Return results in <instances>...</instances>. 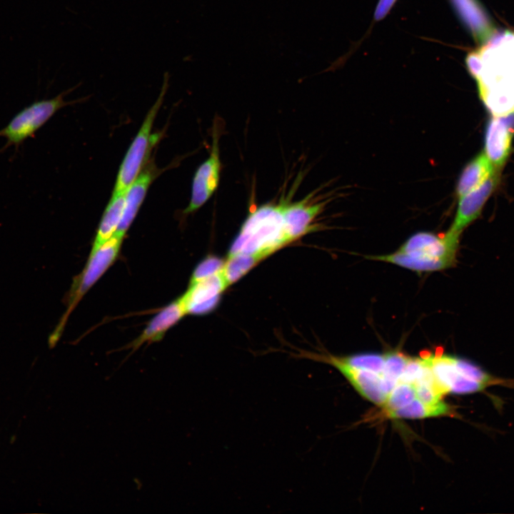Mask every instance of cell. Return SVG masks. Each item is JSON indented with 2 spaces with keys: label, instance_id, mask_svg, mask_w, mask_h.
I'll list each match as a JSON object with an SVG mask.
<instances>
[{
  "label": "cell",
  "instance_id": "cell-7",
  "mask_svg": "<svg viewBox=\"0 0 514 514\" xmlns=\"http://www.w3.org/2000/svg\"><path fill=\"white\" fill-rule=\"evenodd\" d=\"M458 243L459 237L448 232L440 236L422 231L412 235L398 251L421 258L456 261Z\"/></svg>",
  "mask_w": 514,
  "mask_h": 514
},
{
  "label": "cell",
  "instance_id": "cell-9",
  "mask_svg": "<svg viewBox=\"0 0 514 514\" xmlns=\"http://www.w3.org/2000/svg\"><path fill=\"white\" fill-rule=\"evenodd\" d=\"M514 134V114L495 116L488 124L485 138V155L493 166H500L505 161Z\"/></svg>",
  "mask_w": 514,
  "mask_h": 514
},
{
  "label": "cell",
  "instance_id": "cell-3",
  "mask_svg": "<svg viewBox=\"0 0 514 514\" xmlns=\"http://www.w3.org/2000/svg\"><path fill=\"white\" fill-rule=\"evenodd\" d=\"M168 74L165 73L159 96L148 111L120 166L113 193L126 191L141 172L151 148L159 138V136L152 133L151 131L168 87Z\"/></svg>",
  "mask_w": 514,
  "mask_h": 514
},
{
  "label": "cell",
  "instance_id": "cell-13",
  "mask_svg": "<svg viewBox=\"0 0 514 514\" xmlns=\"http://www.w3.org/2000/svg\"><path fill=\"white\" fill-rule=\"evenodd\" d=\"M457 15L478 43H485L495 32L492 20L479 0H450Z\"/></svg>",
  "mask_w": 514,
  "mask_h": 514
},
{
  "label": "cell",
  "instance_id": "cell-8",
  "mask_svg": "<svg viewBox=\"0 0 514 514\" xmlns=\"http://www.w3.org/2000/svg\"><path fill=\"white\" fill-rule=\"evenodd\" d=\"M227 287L221 272L189 285L181 296L187 314L201 316L213 311Z\"/></svg>",
  "mask_w": 514,
  "mask_h": 514
},
{
  "label": "cell",
  "instance_id": "cell-17",
  "mask_svg": "<svg viewBox=\"0 0 514 514\" xmlns=\"http://www.w3.org/2000/svg\"><path fill=\"white\" fill-rule=\"evenodd\" d=\"M493 165L485 153H481L463 168L458 181L456 193L458 198L480 186L493 171Z\"/></svg>",
  "mask_w": 514,
  "mask_h": 514
},
{
  "label": "cell",
  "instance_id": "cell-16",
  "mask_svg": "<svg viewBox=\"0 0 514 514\" xmlns=\"http://www.w3.org/2000/svg\"><path fill=\"white\" fill-rule=\"evenodd\" d=\"M371 260L379 261L393 263L417 272H432L444 270L452 267L455 260L448 258H425L416 256L396 251L394 253L366 256Z\"/></svg>",
  "mask_w": 514,
  "mask_h": 514
},
{
  "label": "cell",
  "instance_id": "cell-6",
  "mask_svg": "<svg viewBox=\"0 0 514 514\" xmlns=\"http://www.w3.org/2000/svg\"><path fill=\"white\" fill-rule=\"evenodd\" d=\"M218 131L213 133L212 146L208 158L196 170L191 188V196L185 213H191L201 208L213 195L218 187L221 161Z\"/></svg>",
  "mask_w": 514,
  "mask_h": 514
},
{
  "label": "cell",
  "instance_id": "cell-24",
  "mask_svg": "<svg viewBox=\"0 0 514 514\" xmlns=\"http://www.w3.org/2000/svg\"><path fill=\"white\" fill-rule=\"evenodd\" d=\"M224 263L225 260L218 256L213 255L206 256L193 270L189 285L221 273Z\"/></svg>",
  "mask_w": 514,
  "mask_h": 514
},
{
  "label": "cell",
  "instance_id": "cell-26",
  "mask_svg": "<svg viewBox=\"0 0 514 514\" xmlns=\"http://www.w3.org/2000/svg\"><path fill=\"white\" fill-rule=\"evenodd\" d=\"M425 366V362L423 357H410L405 368L398 380V382L413 384L420 376Z\"/></svg>",
  "mask_w": 514,
  "mask_h": 514
},
{
  "label": "cell",
  "instance_id": "cell-20",
  "mask_svg": "<svg viewBox=\"0 0 514 514\" xmlns=\"http://www.w3.org/2000/svg\"><path fill=\"white\" fill-rule=\"evenodd\" d=\"M263 258L256 254L236 253L229 255L221 271L228 286L246 274Z\"/></svg>",
  "mask_w": 514,
  "mask_h": 514
},
{
  "label": "cell",
  "instance_id": "cell-15",
  "mask_svg": "<svg viewBox=\"0 0 514 514\" xmlns=\"http://www.w3.org/2000/svg\"><path fill=\"white\" fill-rule=\"evenodd\" d=\"M153 166L141 171L125 194V205L121 221L114 235L124 238L141 207L148 187L156 176Z\"/></svg>",
  "mask_w": 514,
  "mask_h": 514
},
{
  "label": "cell",
  "instance_id": "cell-23",
  "mask_svg": "<svg viewBox=\"0 0 514 514\" xmlns=\"http://www.w3.org/2000/svg\"><path fill=\"white\" fill-rule=\"evenodd\" d=\"M345 363L359 369L381 374L385 365L384 355L365 353L339 357Z\"/></svg>",
  "mask_w": 514,
  "mask_h": 514
},
{
  "label": "cell",
  "instance_id": "cell-21",
  "mask_svg": "<svg viewBox=\"0 0 514 514\" xmlns=\"http://www.w3.org/2000/svg\"><path fill=\"white\" fill-rule=\"evenodd\" d=\"M384 356V368L380 376L381 389L387 396L398 383L410 357L399 351H390Z\"/></svg>",
  "mask_w": 514,
  "mask_h": 514
},
{
  "label": "cell",
  "instance_id": "cell-25",
  "mask_svg": "<svg viewBox=\"0 0 514 514\" xmlns=\"http://www.w3.org/2000/svg\"><path fill=\"white\" fill-rule=\"evenodd\" d=\"M455 366L458 371L466 378L482 383L487 386L494 382V378L474 363L453 356Z\"/></svg>",
  "mask_w": 514,
  "mask_h": 514
},
{
  "label": "cell",
  "instance_id": "cell-12",
  "mask_svg": "<svg viewBox=\"0 0 514 514\" xmlns=\"http://www.w3.org/2000/svg\"><path fill=\"white\" fill-rule=\"evenodd\" d=\"M187 314L181 296L158 311L148 322L141 335L128 344L133 351L145 343L161 341L166 331Z\"/></svg>",
  "mask_w": 514,
  "mask_h": 514
},
{
  "label": "cell",
  "instance_id": "cell-28",
  "mask_svg": "<svg viewBox=\"0 0 514 514\" xmlns=\"http://www.w3.org/2000/svg\"><path fill=\"white\" fill-rule=\"evenodd\" d=\"M396 1L397 0H379L374 12V21H378L384 19L390 12Z\"/></svg>",
  "mask_w": 514,
  "mask_h": 514
},
{
  "label": "cell",
  "instance_id": "cell-27",
  "mask_svg": "<svg viewBox=\"0 0 514 514\" xmlns=\"http://www.w3.org/2000/svg\"><path fill=\"white\" fill-rule=\"evenodd\" d=\"M415 389L416 398L425 403H435L440 400L443 394L437 388L430 386L416 383L413 384Z\"/></svg>",
  "mask_w": 514,
  "mask_h": 514
},
{
  "label": "cell",
  "instance_id": "cell-4",
  "mask_svg": "<svg viewBox=\"0 0 514 514\" xmlns=\"http://www.w3.org/2000/svg\"><path fill=\"white\" fill-rule=\"evenodd\" d=\"M74 89L63 91L52 99L34 101L16 113L0 129V137L6 139L4 146L0 148V153L10 146H14L16 153L26 140L34 138L36 133L59 109L70 104L71 102L64 100V96Z\"/></svg>",
  "mask_w": 514,
  "mask_h": 514
},
{
  "label": "cell",
  "instance_id": "cell-22",
  "mask_svg": "<svg viewBox=\"0 0 514 514\" xmlns=\"http://www.w3.org/2000/svg\"><path fill=\"white\" fill-rule=\"evenodd\" d=\"M416 398L413 384L398 382L386 396L382 405L388 413L405 406Z\"/></svg>",
  "mask_w": 514,
  "mask_h": 514
},
{
  "label": "cell",
  "instance_id": "cell-10",
  "mask_svg": "<svg viewBox=\"0 0 514 514\" xmlns=\"http://www.w3.org/2000/svg\"><path fill=\"white\" fill-rule=\"evenodd\" d=\"M498 181L497 175L490 176L480 186L459 198L456 215L448 233L460 237L462 231L478 217Z\"/></svg>",
  "mask_w": 514,
  "mask_h": 514
},
{
  "label": "cell",
  "instance_id": "cell-5",
  "mask_svg": "<svg viewBox=\"0 0 514 514\" xmlns=\"http://www.w3.org/2000/svg\"><path fill=\"white\" fill-rule=\"evenodd\" d=\"M123 238L114 235L95 251L90 253L85 268L71 285L68 296L67 309L49 338L51 347L54 346L59 339L67 318L82 297L116 259Z\"/></svg>",
  "mask_w": 514,
  "mask_h": 514
},
{
  "label": "cell",
  "instance_id": "cell-2",
  "mask_svg": "<svg viewBox=\"0 0 514 514\" xmlns=\"http://www.w3.org/2000/svg\"><path fill=\"white\" fill-rule=\"evenodd\" d=\"M284 203H268L252 211L231 243L228 256L243 253L265 258L289 243L284 227Z\"/></svg>",
  "mask_w": 514,
  "mask_h": 514
},
{
  "label": "cell",
  "instance_id": "cell-14",
  "mask_svg": "<svg viewBox=\"0 0 514 514\" xmlns=\"http://www.w3.org/2000/svg\"><path fill=\"white\" fill-rule=\"evenodd\" d=\"M323 203H311L308 200L284 203L283 220L288 242L309 232L315 218L321 213Z\"/></svg>",
  "mask_w": 514,
  "mask_h": 514
},
{
  "label": "cell",
  "instance_id": "cell-1",
  "mask_svg": "<svg viewBox=\"0 0 514 514\" xmlns=\"http://www.w3.org/2000/svg\"><path fill=\"white\" fill-rule=\"evenodd\" d=\"M477 53L478 65L471 76L480 98L495 116L514 113V33L492 36Z\"/></svg>",
  "mask_w": 514,
  "mask_h": 514
},
{
  "label": "cell",
  "instance_id": "cell-19",
  "mask_svg": "<svg viewBox=\"0 0 514 514\" xmlns=\"http://www.w3.org/2000/svg\"><path fill=\"white\" fill-rule=\"evenodd\" d=\"M451 408L440 400L435 403H425L415 398L404 407L393 410L388 415L393 418H424L450 414Z\"/></svg>",
  "mask_w": 514,
  "mask_h": 514
},
{
  "label": "cell",
  "instance_id": "cell-18",
  "mask_svg": "<svg viewBox=\"0 0 514 514\" xmlns=\"http://www.w3.org/2000/svg\"><path fill=\"white\" fill-rule=\"evenodd\" d=\"M125 193H113L98 228L91 252L95 251L116 233L121 221L124 205Z\"/></svg>",
  "mask_w": 514,
  "mask_h": 514
},
{
  "label": "cell",
  "instance_id": "cell-11",
  "mask_svg": "<svg viewBox=\"0 0 514 514\" xmlns=\"http://www.w3.org/2000/svg\"><path fill=\"white\" fill-rule=\"evenodd\" d=\"M321 359L336 368L365 398L379 405L383 404L386 395L381 389L380 374L352 367L339 357L329 355Z\"/></svg>",
  "mask_w": 514,
  "mask_h": 514
}]
</instances>
